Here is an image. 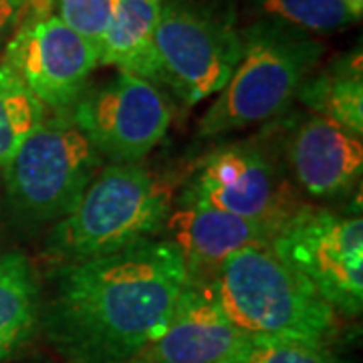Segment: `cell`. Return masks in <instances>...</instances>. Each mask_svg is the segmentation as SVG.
<instances>
[{"instance_id": "obj_1", "label": "cell", "mask_w": 363, "mask_h": 363, "mask_svg": "<svg viewBox=\"0 0 363 363\" xmlns=\"http://www.w3.org/2000/svg\"><path fill=\"white\" fill-rule=\"evenodd\" d=\"M190 281L180 250L157 236L59 264L40 305L45 337L71 363L135 362L168 327Z\"/></svg>"}, {"instance_id": "obj_2", "label": "cell", "mask_w": 363, "mask_h": 363, "mask_svg": "<svg viewBox=\"0 0 363 363\" xmlns=\"http://www.w3.org/2000/svg\"><path fill=\"white\" fill-rule=\"evenodd\" d=\"M200 283L248 337L329 345L337 335V311L269 245L236 250Z\"/></svg>"}, {"instance_id": "obj_3", "label": "cell", "mask_w": 363, "mask_h": 363, "mask_svg": "<svg viewBox=\"0 0 363 363\" xmlns=\"http://www.w3.org/2000/svg\"><path fill=\"white\" fill-rule=\"evenodd\" d=\"M176 186L143 164H109L97 172L75 208L52 224L45 257L73 264L105 257L162 233Z\"/></svg>"}, {"instance_id": "obj_4", "label": "cell", "mask_w": 363, "mask_h": 363, "mask_svg": "<svg viewBox=\"0 0 363 363\" xmlns=\"http://www.w3.org/2000/svg\"><path fill=\"white\" fill-rule=\"evenodd\" d=\"M240 35V61L200 119L202 138H218L283 116L325 52L309 33L267 18H257Z\"/></svg>"}, {"instance_id": "obj_5", "label": "cell", "mask_w": 363, "mask_h": 363, "mask_svg": "<svg viewBox=\"0 0 363 363\" xmlns=\"http://www.w3.org/2000/svg\"><path fill=\"white\" fill-rule=\"evenodd\" d=\"M240 30L230 0H166L154 35L156 85L188 107L220 93L240 61Z\"/></svg>"}, {"instance_id": "obj_6", "label": "cell", "mask_w": 363, "mask_h": 363, "mask_svg": "<svg viewBox=\"0 0 363 363\" xmlns=\"http://www.w3.org/2000/svg\"><path fill=\"white\" fill-rule=\"evenodd\" d=\"M101 166V154L71 117H45L2 168L13 216L28 226L61 220Z\"/></svg>"}, {"instance_id": "obj_7", "label": "cell", "mask_w": 363, "mask_h": 363, "mask_svg": "<svg viewBox=\"0 0 363 363\" xmlns=\"http://www.w3.org/2000/svg\"><path fill=\"white\" fill-rule=\"evenodd\" d=\"M176 206L216 208L279 230L307 200L286 174L274 142H234L198 162Z\"/></svg>"}, {"instance_id": "obj_8", "label": "cell", "mask_w": 363, "mask_h": 363, "mask_svg": "<svg viewBox=\"0 0 363 363\" xmlns=\"http://www.w3.org/2000/svg\"><path fill=\"white\" fill-rule=\"evenodd\" d=\"M271 250L311 283L335 311L363 307V222L359 214L307 206L279 228Z\"/></svg>"}, {"instance_id": "obj_9", "label": "cell", "mask_w": 363, "mask_h": 363, "mask_svg": "<svg viewBox=\"0 0 363 363\" xmlns=\"http://www.w3.org/2000/svg\"><path fill=\"white\" fill-rule=\"evenodd\" d=\"M93 147L111 164H140L166 138L172 105L156 83L119 71L87 87L69 111Z\"/></svg>"}, {"instance_id": "obj_10", "label": "cell", "mask_w": 363, "mask_h": 363, "mask_svg": "<svg viewBox=\"0 0 363 363\" xmlns=\"http://www.w3.org/2000/svg\"><path fill=\"white\" fill-rule=\"evenodd\" d=\"M52 116H69L89 87L91 73L99 65V51L73 33L55 14L26 18L0 55Z\"/></svg>"}, {"instance_id": "obj_11", "label": "cell", "mask_w": 363, "mask_h": 363, "mask_svg": "<svg viewBox=\"0 0 363 363\" xmlns=\"http://www.w3.org/2000/svg\"><path fill=\"white\" fill-rule=\"evenodd\" d=\"M281 128L277 150L301 194L321 202L351 194L362 180V138L315 113L293 117Z\"/></svg>"}, {"instance_id": "obj_12", "label": "cell", "mask_w": 363, "mask_h": 363, "mask_svg": "<svg viewBox=\"0 0 363 363\" xmlns=\"http://www.w3.org/2000/svg\"><path fill=\"white\" fill-rule=\"evenodd\" d=\"M250 339L222 313L204 283L190 281L168 327L131 363H240Z\"/></svg>"}, {"instance_id": "obj_13", "label": "cell", "mask_w": 363, "mask_h": 363, "mask_svg": "<svg viewBox=\"0 0 363 363\" xmlns=\"http://www.w3.org/2000/svg\"><path fill=\"white\" fill-rule=\"evenodd\" d=\"M172 245L182 252L192 281H206L222 260L236 250L271 245L274 226L248 220L216 208L176 206L164 222Z\"/></svg>"}, {"instance_id": "obj_14", "label": "cell", "mask_w": 363, "mask_h": 363, "mask_svg": "<svg viewBox=\"0 0 363 363\" xmlns=\"http://www.w3.org/2000/svg\"><path fill=\"white\" fill-rule=\"evenodd\" d=\"M297 99L311 113L333 121L341 130L362 138L363 133V65L362 51L341 55L313 71L301 85Z\"/></svg>"}, {"instance_id": "obj_15", "label": "cell", "mask_w": 363, "mask_h": 363, "mask_svg": "<svg viewBox=\"0 0 363 363\" xmlns=\"http://www.w3.org/2000/svg\"><path fill=\"white\" fill-rule=\"evenodd\" d=\"M40 285L25 252L0 250V362L21 350L40 325Z\"/></svg>"}, {"instance_id": "obj_16", "label": "cell", "mask_w": 363, "mask_h": 363, "mask_svg": "<svg viewBox=\"0 0 363 363\" xmlns=\"http://www.w3.org/2000/svg\"><path fill=\"white\" fill-rule=\"evenodd\" d=\"M166 0H117L99 65L117 67L156 83L154 35Z\"/></svg>"}, {"instance_id": "obj_17", "label": "cell", "mask_w": 363, "mask_h": 363, "mask_svg": "<svg viewBox=\"0 0 363 363\" xmlns=\"http://www.w3.org/2000/svg\"><path fill=\"white\" fill-rule=\"evenodd\" d=\"M47 109L6 65L0 63V169L39 123Z\"/></svg>"}, {"instance_id": "obj_18", "label": "cell", "mask_w": 363, "mask_h": 363, "mask_svg": "<svg viewBox=\"0 0 363 363\" xmlns=\"http://www.w3.org/2000/svg\"><path fill=\"white\" fill-rule=\"evenodd\" d=\"M259 18L295 26L305 33H335L359 21L343 0H248Z\"/></svg>"}, {"instance_id": "obj_19", "label": "cell", "mask_w": 363, "mask_h": 363, "mask_svg": "<svg viewBox=\"0 0 363 363\" xmlns=\"http://www.w3.org/2000/svg\"><path fill=\"white\" fill-rule=\"evenodd\" d=\"M117 0H52V14L99 51L116 16Z\"/></svg>"}, {"instance_id": "obj_20", "label": "cell", "mask_w": 363, "mask_h": 363, "mask_svg": "<svg viewBox=\"0 0 363 363\" xmlns=\"http://www.w3.org/2000/svg\"><path fill=\"white\" fill-rule=\"evenodd\" d=\"M240 363H345L329 345L289 339H250Z\"/></svg>"}, {"instance_id": "obj_21", "label": "cell", "mask_w": 363, "mask_h": 363, "mask_svg": "<svg viewBox=\"0 0 363 363\" xmlns=\"http://www.w3.org/2000/svg\"><path fill=\"white\" fill-rule=\"evenodd\" d=\"M37 14H52V0H0V55L18 26Z\"/></svg>"}, {"instance_id": "obj_22", "label": "cell", "mask_w": 363, "mask_h": 363, "mask_svg": "<svg viewBox=\"0 0 363 363\" xmlns=\"http://www.w3.org/2000/svg\"><path fill=\"white\" fill-rule=\"evenodd\" d=\"M347 6H350L353 13L357 14V16H362V11H363V0H343Z\"/></svg>"}]
</instances>
